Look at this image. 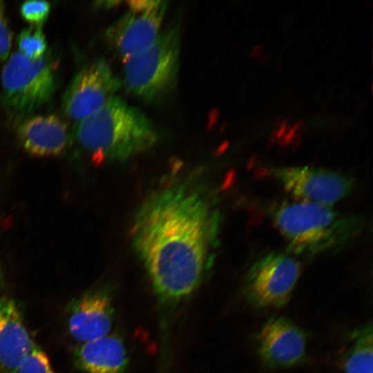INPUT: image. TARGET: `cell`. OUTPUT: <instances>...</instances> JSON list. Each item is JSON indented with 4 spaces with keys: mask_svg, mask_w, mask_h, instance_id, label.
<instances>
[{
    "mask_svg": "<svg viewBox=\"0 0 373 373\" xmlns=\"http://www.w3.org/2000/svg\"><path fill=\"white\" fill-rule=\"evenodd\" d=\"M350 337V343L342 358L343 373H372V323L356 329Z\"/></svg>",
    "mask_w": 373,
    "mask_h": 373,
    "instance_id": "cell-15",
    "label": "cell"
},
{
    "mask_svg": "<svg viewBox=\"0 0 373 373\" xmlns=\"http://www.w3.org/2000/svg\"><path fill=\"white\" fill-rule=\"evenodd\" d=\"M17 137L27 153L39 157L63 153L70 140L66 124L52 114L26 119L18 127Z\"/></svg>",
    "mask_w": 373,
    "mask_h": 373,
    "instance_id": "cell-13",
    "label": "cell"
},
{
    "mask_svg": "<svg viewBox=\"0 0 373 373\" xmlns=\"http://www.w3.org/2000/svg\"><path fill=\"white\" fill-rule=\"evenodd\" d=\"M114 314L112 289L99 286L82 294L72 303L68 318L70 335L84 343L108 334Z\"/></svg>",
    "mask_w": 373,
    "mask_h": 373,
    "instance_id": "cell-11",
    "label": "cell"
},
{
    "mask_svg": "<svg viewBox=\"0 0 373 373\" xmlns=\"http://www.w3.org/2000/svg\"><path fill=\"white\" fill-rule=\"evenodd\" d=\"M273 176L297 200L332 206L354 188V180L343 173L311 166L274 169Z\"/></svg>",
    "mask_w": 373,
    "mask_h": 373,
    "instance_id": "cell-9",
    "label": "cell"
},
{
    "mask_svg": "<svg viewBox=\"0 0 373 373\" xmlns=\"http://www.w3.org/2000/svg\"><path fill=\"white\" fill-rule=\"evenodd\" d=\"M4 282L0 265V373H15L35 344Z\"/></svg>",
    "mask_w": 373,
    "mask_h": 373,
    "instance_id": "cell-12",
    "label": "cell"
},
{
    "mask_svg": "<svg viewBox=\"0 0 373 373\" xmlns=\"http://www.w3.org/2000/svg\"><path fill=\"white\" fill-rule=\"evenodd\" d=\"M50 4L46 1H27L20 6V14L32 26H41L48 17Z\"/></svg>",
    "mask_w": 373,
    "mask_h": 373,
    "instance_id": "cell-18",
    "label": "cell"
},
{
    "mask_svg": "<svg viewBox=\"0 0 373 373\" xmlns=\"http://www.w3.org/2000/svg\"><path fill=\"white\" fill-rule=\"evenodd\" d=\"M271 216L289 254L307 257L338 250L361 234L365 224L361 216L301 200L276 205Z\"/></svg>",
    "mask_w": 373,
    "mask_h": 373,
    "instance_id": "cell-3",
    "label": "cell"
},
{
    "mask_svg": "<svg viewBox=\"0 0 373 373\" xmlns=\"http://www.w3.org/2000/svg\"><path fill=\"white\" fill-rule=\"evenodd\" d=\"M180 46L178 28L172 25L161 30L152 44L124 61L122 83L126 89L148 103L162 97L177 77Z\"/></svg>",
    "mask_w": 373,
    "mask_h": 373,
    "instance_id": "cell-4",
    "label": "cell"
},
{
    "mask_svg": "<svg viewBox=\"0 0 373 373\" xmlns=\"http://www.w3.org/2000/svg\"><path fill=\"white\" fill-rule=\"evenodd\" d=\"M262 52V45H257L255 47H254L250 52L249 56L251 57H255L260 55Z\"/></svg>",
    "mask_w": 373,
    "mask_h": 373,
    "instance_id": "cell-20",
    "label": "cell"
},
{
    "mask_svg": "<svg viewBox=\"0 0 373 373\" xmlns=\"http://www.w3.org/2000/svg\"><path fill=\"white\" fill-rule=\"evenodd\" d=\"M121 85L122 81L106 61L99 59L90 63L70 82L63 98L64 113L77 124L116 96Z\"/></svg>",
    "mask_w": 373,
    "mask_h": 373,
    "instance_id": "cell-8",
    "label": "cell"
},
{
    "mask_svg": "<svg viewBox=\"0 0 373 373\" xmlns=\"http://www.w3.org/2000/svg\"><path fill=\"white\" fill-rule=\"evenodd\" d=\"M15 373H56L46 353L36 345L23 358Z\"/></svg>",
    "mask_w": 373,
    "mask_h": 373,
    "instance_id": "cell-17",
    "label": "cell"
},
{
    "mask_svg": "<svg viewBox=\"0 0 373 373\" xmlns=\"http://www.w3.org/2000/svg\"><path fill=\"white\" fill-rule=\"evenodd\" d=\"M301 271L300 262L290 254L271 252L248 269L245 294L259 309L276 308L290 299Z\"/></svg>",
    "mask_w": 373,
    "mask_h": 373,
    "instance_id": "cell-6",
    "label": "cell"
},
{
    "mask_svg": "<svg viewBox=\"0 0 373 373\" xmlns=\"http://www.w3.org/2000/svg\"><path fill=\"white\" fill-rule=\"evenodd\" d=\"M128 9L107 29L105 36L114 52L125 61L142 51L158 37L167 1H127Z\"/></svg>",
    "mask_w": 373,
    "mask_h": 373,
    "instance_id": "cell-7",
    "label": "cell"
},
{
    "mask_svg": "<svg viewBox=\"0 0 373 373\" xmlns=\"http://www.w3.org/2000/svg\"><path fill=\"white\" fill-rule=\"evenodd\" d=\"M74 133L79 148L96 164L129 160L158 140L149 118L117 96L76 124Z\"/></svg>",
    "mask_w": 373,
    "mask_h": 373,
    "instance_id": "cell-2",
    "label": "cell"
},
{
    "mask_svg": "<svg viewBox=\"0 0 373 373\" xmlns=\"http://www.w3.org/2000/svg\"><path fill=\"white\" fill-rule=\"evenodd\" d=\"M74 360L86 373H126L128 365L125 344L117 334L81 343L75 350Z\"/></svg>",
    "mask_w": 373,
    "mask_h": 373,
    "instance_id": "cell-14",
    "label": "cell"
},
{
    "mask_svg": "<svg viewBox=\"0 0 373 373\" xmlns=\"http://www.w3.org/2000/svg\"><path fill=\"white\" fill-rule=\"evenodd\" d=\"M220 227L213 192L195 179L178 180L158 189L137 209L132 245L163 316L174 313L207 278Z\"/></svg>",
    "mask_w": 373,
    "mask_h": 373,
    "instance_id": "cell-1",
    "label": "cell"
},
{
    "mask_svg": "<svg viewBox=\"0 0 373 373\" xmlns=\"http://www.w3.org/2000/svg\"><path fill=\"white\" fill-rule=\"evenodd\" d=\"M258 355L269 367H287L304 358L306 336L303 331L284 316L271 317L254 337Z\"/></svg>",
    "mask_w": 373,
    "mask_h": 373,
    "instance_id": "cell-10",
    "label": "cell"
},
{
    "mask_svg": "<svg viewBox=\"0 0 373 373\" xmlns=\"http://www.w3.org/2000/svg\"><path fill=\"white\" fill-rule=\"evenodd\" d=\"M12 45V32L5 14L4 3L0 1V60L6 59Z\"/></svg>",
    "mask_w": 373,
    "mask_h": 373,
    "instance_id": "cell-19",
    "label": "cell"
},
{
    "mask_svg": "<svg viewBox=\"0 0 373 373\" xmlns=\"http://www.w3.org/2000/svg\"><path fill=\"white\" fill-rule=\"evenodd\" d=\"M17 44L19 52L32 60L42 57L47 48L41 26H31L23 30L17 37Z\"/></svg>",
    "mask_w": 373,
    "mask_h": 373,
    "instance_id": "cell-16",
    "label": "cell"
},
{
    "mask_svg": "<svg viewBox=\"0 0 373 373\" xmlns=\"http://www.w3.org/2000/svg\"><path fill=\"white\" fill-rule=\"evenodd\" d=\"M5 102L19 113H30L46 103L55 93L52 61L44 55L32 60L19 52L12 54L1 73Z\"/></svg>",
    "mask_w": 373,
    "mask_h": 373,
    "instance_id": "cell-5",
    "label": "cell"
}]
</instances>
